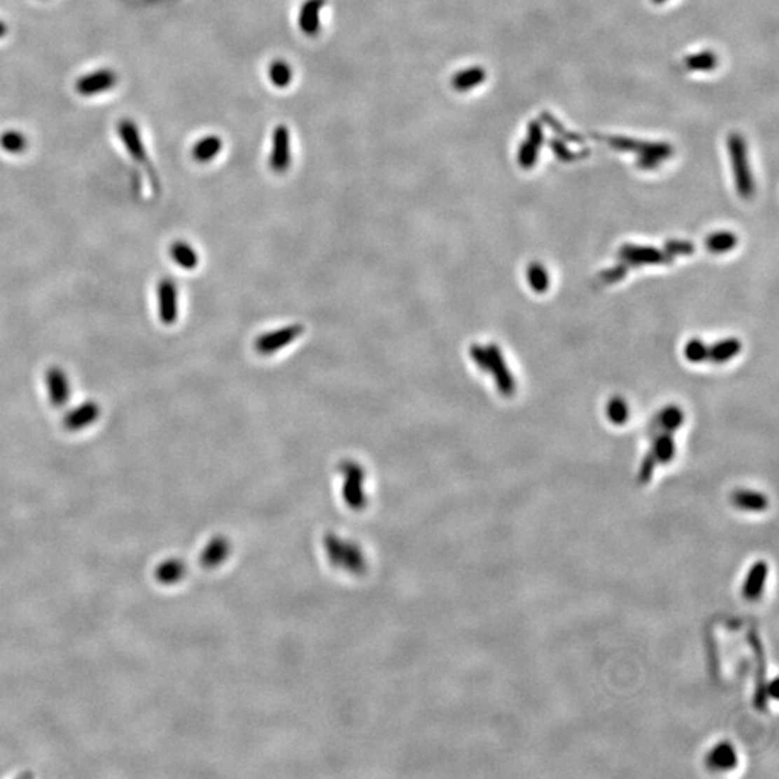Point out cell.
Wrapping results in <instances>:
<instances>
[{
	"instance_id": "6da1fadb",
	"label": "cell",
	"mask_w": 779,
	"mask_h": 779,
	"mask_svg": "<svg viewBox=\"0 0 779 779\" xmlns=\"http://www.w3.org/2000/svg\"><path fill=\"white\" fill-rule=\"evenodd\" d=\"M599 139L609 144L612 149L619 150V152L637 154V166L644 170L657 169L661 162L671 158L674 154V149L670 143L644 142L623 136H599Z\"/></svg>"
},
{
	"instance_id": "7a4b0ae2",
	"label": "cell",
	"mask_w": 779,
	"mask_h": 779,
	"mask_svg": "<svg viewBox=\"0 0 779 779\" xmlns=\"http://www.w3.org/2000/svg\"><path fill=\"white\" fill-rule=\"evenodd\" d=\"M117 136L123 143L126 152H128V155L130 156V159L143 170V173H146V177L150 185H152V188L155 189V192H159L161 189L159 175L154 168L152 161L149 158L147 147L143 142V136L137 123L129 117L121 118L117 123Z\"/></svg>"
},
{
	"instance_id": "3957f363",
	"label": "cell",
	"mask_w": 779,
	"mask_h": 779,
	"mask_svg": "<svg viewBox=\"0 0 779 779\" xmlns=\"http://www.w3.org/2000/svg\"><path fill=\"white\" fill-rule=\"evenodd\" d=\"M727 150L731 156L732 169L735 173V184L738 194L747 199L755 192L752 172L747 161V147L745 139L739 133H731L727 137Z\"/></svg>"
},
{
	"instance_id": "277c9868",
	"label": "cell",
	"mask_w": 779,
	"mask_h": 779,
	"mask_svg": "<svg viewBox=\"0 0 779 779\" xmlns=\"http://www.w3.org/2000/svg\"><path fill=\"white\" fill-rule=\"evenodd\" d=\"M117 84L118 74L113 68H97L75 81V91L81 97H95L114 90Z\"/></svg>"
},
{
	"instance_id": "5b68a950",
	"label": "cell",
	"mask_w": 779,
	"mask_h": 779,
	"mask_svg": "<svg viewBox=\"0 0 779 779\" xmlns=\"http://www.w3.org/2000/svg\"><path fill=\"white\" fill-rule=\"evenodd\" d=\"M619 257L625 264L634 267L645 264H671L674 259L665 250L635 244L622 245L619 250Z\"/></svg>"
},
{
	"instance_id": "8992f818",
	"label": "cell",
	"mask_w": 779,
	"mask_h": 779,
	"mask_svg": "<svg viewBox=\"0 0 779 779\" xmlns=\"http://www.w3.org/2000/svg\"><path fill=\"white\" fill-rule=\"evenodd\" d=\"M304 331H305V328L299 323L285 326V328H280V330L273 331V332H267V334L259 337L255 342V348H256L257 353L262 354V355L274 354V353H278L279 349L286 348L287 345L294 342L302 334H304Z\"/></svg>"
},
{
	"instance_id": "52a82bcc",
	"label": "cell",
	"mask_w": 779,
	"mask_h": 779,
	"mask_svg": "<svg viewBox=\"0 0 779 779\" xmlns=\"http://www.w3.org/2000/svg\"><path fill=\"white\" fill-rule=\"evenodd\" d=\"M290 162V133L286 126L280 124L273 132L269 165L273 172L285 173L289 169Z\"/></svg>"
},
{
	"instance_id": "ba28073f",
	"label": "cell",
	"mask_w": 779,
	"mask_h": 779,
	"mask_svg": "<svg viewBox=\"0 0 779 779\" xmlns=\"http://www.w3.org/2000/svg\"><path fill=\"white\" fill-rule=\"evenodd\" d=\"M485 348L489 357V372L494 374L499 393L506 397H511L515 393V380L506 364L504 355L501 354V349L495 344H489Z\"/></svg>"
},
{
	"instance_id": "9c48e42d",
	"label": "cell",
	"mask_w": 779,
	"mask_h": 779,
	"mask_svg": "<svg viewBox=\"0 0 779 779\" xmlns=\"http://www.w3.org/2000/svg\"><path fill=\"white\" fill-rule=\"evenodd\" d=\"M158 306L159 318L165 325H173L178 320V286L175 280L165 278L158 285Z\"/></svg>"
},
{
	"instance_id": "30bf717a",
	"label": "cell",
	"mask_w": 779,
	"mask_h": 779,
	"mask_svg": "<svg viewBox=\"0 0 779 779\" xmlns=\"http://www.w3.org/2000/svg\"><path fill=\"white\" fill-rule=\"evenodd\" d=\"M543 140H544L543 126L538 120H533L529 124L527 139L521 143L518 149V163L522 169H531L536 165L540 149L543 146Z\"/></svg>"
},
{
	"instance_id": "8fae6325",
	"label": "cell",
	"mask_w": 779,
	"mask_h": 779,
	"mask_svg": "<svg viewBox=\"0 0 779 779\" xmlns=\"http://www.w3.org/2000/svg\"><path fill=\"white\" fill-rule=\"evenodd\" d=\"M45 384L49 403L54 407H62L68 403L71 384L67 372L60 367H51L45 374Z\"/></svg>"
},
{
	"instance_id": "7c38bea8",
	"label": "cell",
	"mask_w": 779,
	"mask_h": 779,
	"mask_svg": "<svg viewBox=\"0 0 779 779\" xmlns=\"http://www.w3.org/2000/svg\"><path fill=\"white\" fill-rule=\"evenodd\" d=\"M100 416H102V407H100V405H97L95 401H86V403L80 405L79 407L72 409L64 417V426L67 431L77 432L95 423Z\"/></svg>"
},
{
	"instance_id": "4fadbf2b",
	"label": "cell",
	"mask_w": 779,
	"mask_h": 779,
	"mask_svg": "<svg viewBox=\"0 0 779 779\" xmlns=\"http://www.w3.org/2000/svg\"><path fill=\"white\" fill-rule=\"evenodd\" d=\"M325 0H305L299 12L300 31L308 36H313L320 29V12Z\"/></svg>"
},
{
	"instance_id": "5bb4252c",
	"label": "cell",
	"mask_w": 779,
	"mask_h": 779,
	"mask_svg": "<svg viewBox=\"0 0 779 779\" xmlns=\"http://www.w3.org/2000/svg\"><path fill=\"white\" fill-rule=\"evenodd\" d=\"M487 80V71L482 67H470L456 72L452 79V87L456 91H469Z\"/></svg>"
},
{
	"instance_id": "9a60e30c",
	"label": "cell",
	"mask_w": 779,
	"mask_h": 779,
	"mask_svg": "<svg viewBox=\"0 0 779 779\" xmlns=\"http://www.w3.org/2000/svg\"><path fill=\"white\" fill-rule=\"evenodd\" d=\"M222 149V140L218 136H205L199 139L192 147V156L199 163H208L218 156Z\"/></svg>"
},
{
	"instance_id": "2e32d148",
	"label": "cell",
	"mask_w": 779,
	"mask_h": 779,
	"mask_svg": "<svg viewBox=\"0 0 779 779\" xmlns=\"http://www.w3.org/2000/svg\"><path fill=\"white\" fill-rule=\"evenodd\" d=\"M742 344L736 338H727L709 346V358L714 364H723L739 354Z\"/></svg>"
},
{
	"instance_id": "e0dca14e",
	"label": "cell",
	"mask_w": 779,
	"mask_h": 779,
	"mask_svg": "<svg viewBox=\"0 0 779 779\" xmlns=\"http://www.w3.org/2000/svg\"><path fill=\"white\" fill-rule=\"evenodd\" d=\"M683 421H684L683 410H682L680 407H678V406L671 405V406L664 407V409L657 414V417H656L654 423H652V426L658 427V429H661V431L665 432V433H672V432H675L677 429H680V426L683 424Z\"/></svg>"
},
{
	"instance_id": "ac0fdd59",
	"label": "cell",
	"mask_w": 779,
	"mask_h": 779,
	"mask_svg": "<svg viewBox=\"0 0 779 779\" xmlns=\"http://www.w3.org/2000/svg\"><path fill=\"white\" fill-rule=\"evenodd\" d=\"M170 256L175 263L185 270H194L199 263L195 248L185 241L173 243L170 247Z\"/></svg>"
},
{
	"instance_id": "d6986e66",
	"label": "cell",
	"mask_w": 779,
	"mask_h": 779,
	"mask_svg": "<svg viewBox=\"0 0 779 779\" xmlns=\"http://www.w3.org/2000/svg\"><path fill=\"white\" fill-rule=\"evenodd\" d=\"M0 147L9 155H20L28 149V137L16 129L5 130L0 135Z\"/></svg>"
},
{
	"instance_id": "ffe728a7",
	"label": "cell",
	"mask_w": 779,
	"mask_h": 779,
	"mask_svg": "<svg viewBox=\"0 0 779 779\" xmlns=\"http://www.w3.org/2000/svg\"><path fill=\"white\" fill-rule=\"evenodd\" d=\"M736 244H738V236L731 231H717L710 234L706 238V248L710 251V253L714 255L727 253V251L733 250Z\"/></svg>"
},
{
	"instance_id": "44dd1931",
	"label": "cell",
	"mask_w": 779,
	"mask_h": 779,
	"mask_svg": "<svg viewBox=\"0 0 779 779\" xmlns=\"http://www.w3.org/2000/svg\"><path fill=\"white\" fill-rule=\"evenodd\" d=\"M766 564L765 563H758L752 567L749 576H747V581L743 589V593L750 597V599H755L761 595L762 588H764V582H765V577H766Z\"/></svg>"
},
{
	"instance_id": "7402d4cb",
	"label": "cell",
	"mask_w": 779,
	"mask_h": 779,
	"mask_svg": "<svg viewBox=\"0 0 779 779\" xmlns=\"http://www.w3.org/2000/svg\"><path fill=\"white\" fill-rule=\"evenodd\" d=\"M269 79L279 88H286L293 80L292 67L283 60H274L269 67Z\"/></svg>"
},
{
	"instance_id": "603a6c76",
	"label": "cell",
	"mask_w": 779,
	"mask_h": 779,
	"mask_svg": "<svg viewBox=\"0 0 779 779\" xmlns=\"http://www.w3.org/2000/svg\"><path fill=\"white\" fill-rule=\"evenodd\" d=\"M684 64L691 71H713L717 64V55L712 51H703L698 54H693L684 60Z\"/></svg>"
},
{
	"instance_id": "cb8c5ba5",
	"label": "cell",
	"mask_w": 779,
	"mask_h": 779,
	"mask_svg": "<svg viewBox=\"0 0 779 779\" xmlns=\"http://www.w3.org/2000/svg\"><path fill=\"white\" fill-rule=\"evenodd\" d=\"M733 502L745 510H752V511H761L766 508V499L764 495L757 494V492H746V491H739L732 496Z\"/></svg>"
},
{
	"instance_id": "d4e9b609",
	"label": "cell",
	"mask_w": 779,
	"mask_h": 779,
	"mask_svg": "<svg viewBox=\"0 0 779 779\" xmlns=\"http://www.w3.org/2000/svg\"><path fill=\"white\" fill-rule=\"evenodd\" d=\"M654 455L657 458L658 462L661 463H668L672 458H674V452H675V446H674V440L671 438V433H660L656 438L654 442Z\"/></svg>"
},
{
	"instance_id": "484cf974",
	"label": "cell",
	"mask_w": 779,
	"mask_h": 779,
	"mask_svg": "<svg viewBox=\"0 0 779 779\" xmlns=\"http://www.w3.org/2000/svg\"><path fill=\"white\" fill-rule=\"evenodd\" d=\"M527 278L531 289L537 293H544L550 286V278L546 269L540 263H531L527 270Z\"/></svg>"
},
{
	"instance_id": "4316f807",
	"label": "cell",
	"mask_w": 779,
	"mask_h": 779,
	"mask_svg": "<svg viewBox=\"0 0 779 779\" xmlns=\"http://www.w3.org/2000/svg\"><path fill=\"white\" fill-rule=\"evenodd\" d=\"M710 761L714 766L729 769L736 765V753L733 747L727 743L719 745L710 755Z\"/></svg>"
},
{
	"instance_id": "83f0119b",
	"label": "cell",
	"mask_w": 779,
	"mask_h": 779,
	"mask_svg": "<svg viewBox=\"0 0 779 779\" xmlns=\"http://www.w3.org/2000/svg\"><path fill=\"white\" fill-rule=\"evenodd\" d=\"M550 149L553 150V154L556 155V158L562 162H574L589 155V150H583V152H573V150L562 139H551Z\"/></svg>"
},
{
	"instance_id": "f1b7e54d",
	"label": "cell",
	"mask_w": 779,
	"mask_h": 779,
	"mask_svg": "<svg viewBox=\"0 0 779 779\" xmlns=\"http://www.w3.org/2000/svg\"><path fill=\"white\" fill-rule=\"evenodd\" d=\"M541 118H543V121H544L547 126H550V128L560 136L562 140L571 142V143H583V137H582L581 135H577V133H574V132L567 130V129L564 128V126H563L555 116L550 114L548 111H543V113H541Z\"/></svg>"
},
{
	"instance_id": "f546056e",
	"label": "cell",
	"mask_w": 779,
	"mask_h": 779,
	"mask_svg": "<svg viewBox=\"0 0 779 779\" xmlns=\"http://www.w3.org/2000/svg\"><path fill=\"white\" fill-rule=\"evenodd\" d=\"M684 355L690 363L694 364L706 361L709 358V346L703 341L693 338L684 346Z\"/></svg>"
},
{
	"instance_id": "4dcf8cb0",
	"label": "cell",
	"mask_w": 779,
	"mask_h": 779,
	"mask_svg": "<svg viewBox=\"0 0 779 779\" xmlns=\"http://www.w3.org/2000/svg\"><path fill=\"white\" fill-rule=\"evenodd\" d=\"M608 416L614 424H625L630 417L628 405L622 397H614L608 403Z\"/></svg>"
},
{
	"instance_id": "1f68e13d",
	"label": "cell",
	"mask_w": 779,
	"mask_h": 779,
	"mask_svg": "<svg viewBox=\"0 0 779 779\" xmlns=\"http://www.w3.org/2000/svg\"><path fill=\"white\" fill-rule=\"evenodd\" d=\"M694 244L683 240H668L665 243V251L670 256H690L694 253Z\"/></svg>"
},
{
	"instance_id": "d6a6232c",
	"label": "cell",
	"mask_w": 779,
	"mask_h": 779,
	"mask_svg": "<svg viewBox=\"0 0 779 779\" xmlns=\"http://www.w3.org/2000/svg\"><path fill=\"white\" fill-rule=\"evenodd\" d=\"M626 273H628V264H625V263L622 262V263H619V264H616V266H614V267H609V269H607V270H602L600 274H599V278H600V280H602L603 283L611 285V283H615V282L622 280V279L625 278V276H626Z\"/></svg>"
},
{
	"instance_id": "836d02e7",
	"label": "cell",
	"mask_w": 779,
	"mask_h": 779,
	"mask_svg": "<svg viewBox=\"0 0 779 779\" xmlns=\"http://www.w3.org/2000/svg\"><path fill=\"white\" fill-rule=\"evenodd\" d=\"M656 463H657V458H656V455H654V452L651 450V452H648L646 456L644 458L642 465H641V469H639L638 478H639V482H641V484H648V482L651 481L652 473H654V469H656Z\"/></svg>"
},
{
	"instance_id": "e575fe53",
	"label": "cell",
	"mask_w": 779,
	"mask_h": 779,
	"mask_svg": "<svg viewBox=\"0 0 779 779\" xmlns=\"http://www.w3.org/2000/svg\"><path fill=\"white\" fill-rule=\"evenodd\" d=\"M470 357L475 361V364L478 365L480 370L489 372V357H488V351L485 346H481L480 344H473L470 346Z\"/></svg>"
},
{
	"instance_id": "d590c367",
	"label": "cell",
	"mask_w": 779,
	"mask_h": 779,
	"mask_svg": "<svg viewBox=\"0 0 779 779\" xmlns=\"http://www.w3.org/2000/svg\"><path fill=\"white\" fill-rule=\"evenodd\" d=\"M8 34H9V27H8V23H6V22H4L2 19H0V39H4V38H5L6 35H8Z\"/></svg>"
},
{
	"instance_id": "8d00e7d4",
	"label": "cell",
	"mask_w": 779,
	"mask_h": 779,
	"mask_svg": "<svg viewBox=\"0 0 779 779\" xmlns=\"http://www.w3.org/2000/svg\"><path fill=\"white\" fill-rule=\"evenodd\" d=\"M775 690H776V680H775V682H773V683L771 684V693H772V697H775V698H776V697H778V693H776Z\"/></svg>"
},
{
	"instance_id": "74e56055",
	"label": "cell",
	"mask_w": 779,
	"mask_h": 779,
	"mask_svg": "<svg viewBox=\"0 0 779 779\" xmlns=\"http://www.w3.org/2000/svg\"><path fill=\"white\" fill-rule=\"evenodd\" d=\"M651 2H652V4H656V5H661V4L667 2V0H651Z\"/></svg>"
}]
</instances>
